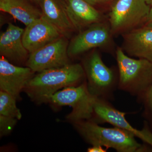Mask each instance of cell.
<instances>
[{
  "instance_id": "obj_19",
  "label": "cell",
  "mask_w": 152,
  "mask_h": 152,
  "mask_svg": "<svg viewBox=\"0 0 152 152\" xmlns=\"http://www.w3.org/2000/svg\"><path fill=\"white\" fill-rule=\"evenodd\" d=\"M18 120L15 118L0 115V136L3 137L10 134Z\"/></svg>"
},
{
  "instance_id": "obj_9",
  "label": "cell",
  "mask_w": 152,
  "mask_h": 152,
  "mask_svg": "<svg viewBox=\"0 0 152 152\" xmlns=\"http://www.w3.org/2000/svg\"><path fill=\"white\" fill-rule=\"evenodd\" d=\"M69 42L61 37L56 40L29 54L26 66L34 72L62 67L70 64L68 53Z\"/></svg>"
},
{
  "instance_id": "obj_5",
  "label": "cell",
  "mask_w": 152,
  "mask_h": 152,
  "mask_svg": "<svg viewBox=\"0 0 152 152\" xmlns=\"http://www.w3.org/2000/svg\"><path fill=\"white\" fill-rule=\"evenodd\" d=\"M151 7L145 0H117L107 15L113 35H122L144 26Z\"/></svg>"
},
{
  "instance_id": "obj_24",
  "label": "cell",
  "mask_w": 152,
  "mask_h": 152,
  "mask_svg": "<svg viewBox=\"0 0 152 152\" xmlns=\"http://www.w3.org/2000/svg\"><path fill=\"white\" fill-rule=\"evenodd\" d=\"M145 1L148 4L151 6H152V0H145Z\"/></svg>"
},
{
  "instance_id": "obj_3",
  "label": "cell",
  "mask_w": 152,
  "mask_h": 152,
  "mask_svg": "<svg viewBox=\"0 0 152 152\" xmlns=\"http://www.w3.org/2000/svg\"><path fill=\"white\" fill-rule=\"evenodd\" d=\"M118 72V88L137 97L140 101L152 85V61L133 58L121 47L116 50Z\"/></svg>"
},
{
  "instance_id": "obj_12",
  "label": "cell",
  "mask_w": 152,
  "mask_h": 152,
  "mask_svg": "<svg viewBox=\"0 0 152 152\" xmlns=\"http://www.w3.org/2000/svg\"><path fill=\"white\" fill-rule=\"evenodd\" d=\"M63 37L42 17L26 26L23 35L24 45L29 53Z\"/></svg>"
},
{
  "instance_id": "obj_13",
  "label": "cell",
  "mask_w": 152,
  "mask_h": 152,
  "mask_svg": "<svg viewBox=\"0 0 152 152\" xmlns=\"http://www.w3.org/2000/svg\"><path fill=\"white\" fill-rule=\"evenodd\" d=\"M122 36L121 48L126 54L152 61V28L143 26Z\"/></svg>"
},
{
  "instance_id": "obj_2",
  "label": "cell",
  "mask_w": 152,
  "mask_h": 152,
  "mask_svg": "<svg viewBox=\"0 0 152 152\" xmlns=\"http://www.w3.org/2000/svg\"><path fill=\"white\" fill-rule=\"evenodd\" d=\"M76 130L85 140L92 146L111 148L118 152H147L146 145L136 141L131 133L120 128H105L91 120H83L73 123Z\"/></svg>"
},
{
  "instance_id": "obj_6",
  "label": "cell",
  "mask_w": 152,
  "mask_h": 152,
  "mask_svg": "<svg viewBox=\"0 0 152 152\" xmlns=\"http://www.w3.org/2000/svg\"><path fill=\"white\" fill-rule=\"evenodd\" d=\"M95 97L90 94L86 81L76 86L60 90L51 97L49 102L58 107L69 106L72 110L66 118L74 123L92 118L93 102Z\"/></svg>"
},
{
  "instance_id": "obj_21",
  "label": "cell",
  "mask_w": 152,
  "mask_h": 152,
  "mask_svg": "<svg viewBox=\"0 0 152 152\" xmlns=\"http://www.w3.org/2000/svg\"><path fill=\"white\" fill-rule=\"evenodd\" d=\"M107 149H104L103 147L101 146L94 145L88 148L87 151L88 152H106L107 151Z\"/></svg>"
},
{
  "instance_id": "obj_11",
  "label": "cell",
  "mask_w": 152,
  "mask_h": 152,
  "mask_svg": "<svg viewBox=\"0 0 152 152\" xmlns=\"http://www.w3.org/2000/svg\"><path fill=\"white\" fill-rule=\"evenodd\" d=\"M24 31L23 29L10 23L7 29L0 36L1 56L14 64L26 63L29 56L23 43Z\"/></svg>"
},
{
  "instance_id": "obj_20",
  "label": "cell",
  "mask_w": 152,
  "mask_h": 152,
  "mask_svg": "<svg viewBox=\"0 0 152 152\" xmlns=\"http://www.w3.org/2000/svg\"><path fill=\"white\" fill-rule=\"evenodd\" d=\"M88 3L91 4L93 7H104L110 4L111 8L112 6L115 2L117 0H86Z\"/></svg>"
},
{
  "instance_id": "obj_7",
  "label": "cell",
  "mask_w": 152,
  "mask_h": 152,
  "mask_svg": "<svg viewBox=\"0 0 152 152\" xmlns=\"http://www.w3.org/2000/svg\"><path fill=\"white\" fill-rule=\"evenodd\" d=\"M108 20L96 23L79 32L69 44V57H75L99 48L113 52L115 43Z\"/></svg>"
},
{
  "instance_id": "obj_15",
  "label": "cell",
  "mask_w": 152,
  "mask_h": 152,
  "mask_svg": "<svg viewBox=\"0 0 152 152\" xmlns=\"http://www.w3.org/2000/svg\"><path fill=\"white\" fill-rule=\"evenodd\" d=\"M42 17L65 38L75 31L69 18L66 4L59 0H41L39 4Z\"/></svg>"
},
{
  "instance_id": "obj_10",
  "label": "cell",
  "mask_w": 152,
  "mask_h": 152,
  "mask_svg": "<svg viewBox=\"0 0 152 152\" xmlns=\"http://www.w3.org/2000/svg\"><path fill=\"white\" fill-rule=\"evenodd\" d=\"M34 73L30 68L19 66L3 56L0 58V90L18 100L20 94Z\"/></svg>"
},
{
  "instance_id": "obj_4",
  "label": "cell",
  "mask_w": 152,
  "mask_h": 152,
  "mask_svg": "<svg viewBox=\"0 0 152 152\" xmlns=\"http://www.w3.org/2000/svg\"><path fill=\"white\" fill-rule=\"evenodd\" d=\"M82 66L90 94L106 100L113 99L114 91L118 88V72L105 64L96 49L85 58Z\"/></svg>"
},
{
  "instance_id": "obj_17",
  "label": "cell",
  "mask_w": 152,
  "mask_h": 152,
  "mask_svg": "<svg viewBox=\"0 0 152 152\" xmlns=\"http://www.w3.org/2000/svg\"><path fill=\"white\" fill-rule=\"evenodd\" d=\"M16 101L9 93L0 90V115L20 119L22 114L17 107Z\"/></svg>"
},
{
  "instance_id": "obj_14",
  "label": "cell",
  "mask_w": 152,
  "mask_h": 152,
  "mask_svg": "<svg viewBox=\"0 0 152 152\" xmlns=\"http://www.w3.org/2000/svg\"><path fill=\"white\" fill-rule=\"evenodd\" d=\"M67 1V13L75 30L79 32L92 25L107 20V15L86 0Z\"/></svg>"
},
{
  "instance_id": "obj_22",
  "label": "cell",
  "mask_w": 152,
  "mask_h": 152,
  "mask_svg": "<svg viewBox=\"0 0 152 152\" xmlns=\"http://www.w3.org/2000/svg\"><path fill=\"white\" fill-rule=\"evenodd\" d=\"M144 26L152 28V6H151L149 13Z\"/></svg>"
},
{
  "instance_id": "obj_1",
  "label": "cell",
  "mask_w": 152,
  "mask_h": 152,
  "mask_svg": "<svg viewBox=\"0 0 152 152\" xmlns=\"http://www.w3.org/2000/svg\"><path fill=\"white\" fill-rule=\"evenodd\" d=\"M86 79L82 65L69 64L38 73L28 82L24 91L37 103L49 102L52 96L60 90L79 86Z\"/></svg>"
},
{
  "instance_id": "obj_16",
  "label": "cell",
  "mask_w": 152,
  "mask_h": 152,
  "mask_svg": "<svg viewBox=\"0 0 152 152\" xmlns=\"http://www.w3.org/2000/svg\"><path fill=\"white\" fill-rule=\"evenodd\" d=\"M30 0H0V10L27 26L42 17V12Z\"/></svg>"
},
{
  "instance_id": "obj_23",
  "label": "cell",
  "mask_w": 152,
  "mask_h": 152,
  "mask_svg": "<svg viewBox=\"0 0 152 152\" xmlns=\"http://www.w3.org/2000/svg\"><path fill=\"white\" fill-rule=\"evenodd\" d=\"M30 1H31L32 2L37 3V4H39L41 0H30Z\"/></svg>"
},
{
  "instance_id": "obj_8",
  "label": "cell",
  "mask_w": 152,
  "mask_h": 152,
  "mask_svg": "<svg viewBox=\"0 0 152 152\" xmlns=\"http://www.w3.org/2000/svg\"><path fill=\"white\" fill-rule=\"evenodd\" d=\"M126 114L115 108L108 101L95 97L92 118L91 120L98 124L108 123L127 131L152 148V132L148 123L145 121L143 129L141 130L137 129L126 120Z\"/></svg>"
},
{
  "instance_id": "obj_18",
  "label": "cell",
  "mask_w": 152,
  "mask_h": 152,
  "mask_svg": "<svg viewBox=\"0 0 152 152\" xmlns=\"http://www.w3.org/2000/svg\"><path fill=\"white\" fill-rule=\"evenodd\" d=\"M140 101L143 104V116L152 132V85Z\"/></svg>"
}]
</instances>
